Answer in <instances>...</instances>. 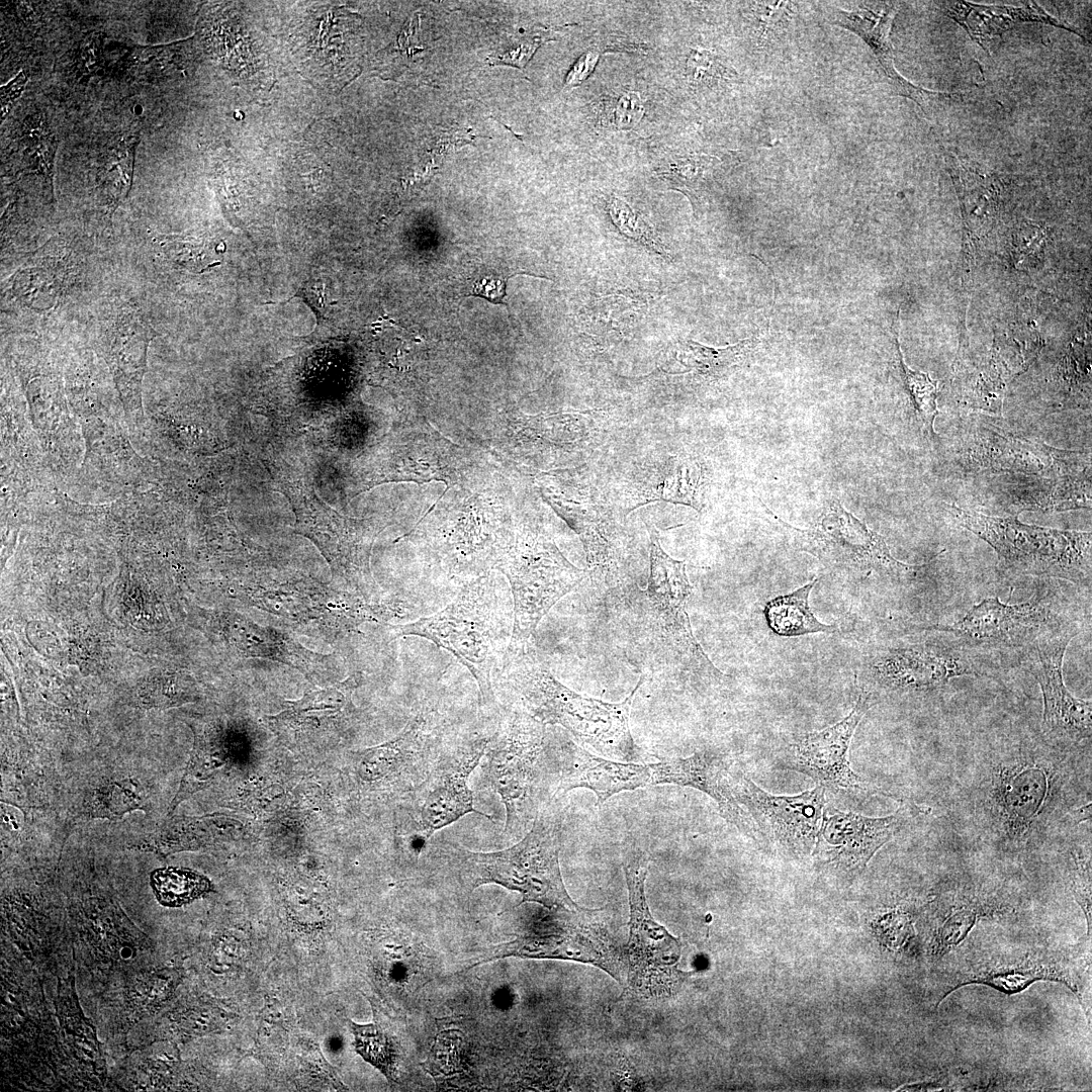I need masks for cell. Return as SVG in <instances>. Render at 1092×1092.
I'll return each instance as SVG.
<instances>
[{"label":"cell","mask_w":1092,"mask_h":1092,"mask_svg":"<svg viewBox=\"0 0 1092 1092\" xmlns=\"http://www.w3.org/2000/svg\"><path fill=\"white\" fill-rule=\"evenodd\" d=\"M1080 755L1044 735L983 753L966 795L981 839L1004 853H1025L1090 820L1091 756Z\"/></svg>","instance_id":"6da1fadb"},{"label":"cell","mask_w":1092,"mask_h":1092,"mask_svg":"<svg viewBox=\"0 0 1092 1092\" xmlns=\"http://www.w3.org/2000/svg\"><path fill=\"white\" fill-rule=\"evenodd\" d=\"M493 678L540 723L559 725L580 744L611 758L631 761L637 757L629 718L643 676L620 703L588 698L556 679L528 642L508 646Z\"/></svg>","instance_id":"7a4b0ae2"},{"label":"cell","mask_w":1092,"mask_h":1092,"mask_svg":"<svg viewBox=\"0 0 1092 1092\" xmlns=\"http://www.w3.org/2000/svg\"><path fill=\"white\" fill-rule=\"evenodd\" d=\"M508 616L492 576L466 582L441 611L414 622L389 626L393 637L418 636L449 651L477 682L480 704L495 702L494 671L510 644Z\"/></svg>","instance_id":"3957f363"},{"label":"cell","mask_w":1092,"mask_h":1092,"mask_svg":"<svg viewBox=\"0 0 1092 1092\" xmlns=\"http://www.w3.org/2000/svg\"><path fill=\"white\" fill-rule=\"evenodd\" d=\"M444 850L460 883L469 891L496 884L520 893L521 903H538L546 909L580 907L562 881L560 819L548 807L537 812L531 830L511 847L478 852L447 842Z\"/></svg>","instance_id":"277c9868"},{"label":"cell","mask_w":1092,"mask_h":1092,"mask_svg":"<svg viewBox=\"0 0 1092 1092\" xmlns=\"http://www.w3.org/2000/svg\"><path fill=\"white\" fill-rule=\"evenodd\" d=\"M963 527L988 543L1000 568L1013 575H1036L1090 585L1092 535L1028 525L1018 516L995 517L943 504Z\"/></svg>","instance_id":"5b68a950"},{"label":"cell","mask_w":1092,"mask_h":1092,"mask_svg":"<svg viewBox=\"0 0 1092 1092\" xmlns=\"http://www.w3.org/2000/svg\"><path fill=\"white\" fill-rule=\"evenodd\" d=\"M604 909H548L508 942L485 949L466 970L509 957L556 959L589 964L619 983L627 974V954L603 919Z\"/></svg>","instance_id":"8992f818"},{"label":"cell","mask_w":1092,"mask_h":1092,"mask_svg":"<svg viewBox=\"0 0 1092 1092\" xmlns=\"http://www.w3.org/2000/svg\"><path fill=\"white\" fill-rule=\"evenodd\" d=\"M496 568L507 576L513 596L510 645L530 642L543 617L585 577L551 540L532 531L512 538Z\"/></svg>","instance_id":"52a82bcc"},{"label":"cell","mask_w":1092,"mask_h":1092,"mask_svg":"<svg viewBox=\"0 0 1092 1092\" xmlns=\"http://www.w3.org/2000/svg\"><path fill=\"white\" fill-rule=\"evenodd\" d=\"M795 547L815 556L827 567L857 574L878 572L911 578L925 564H907L893 557L885 539L847 512L836 498L828 500L809 529L785 524Z\"/></svg>","instance_id":"ba28073f"},{"label":"cell","mask_w":1092,"mask_h":1092,"mask_svg":"<svg viewBox=\"0 0 1092 1092\" xmlns=\"http://www.w3.org/2000/svg\"><path fill=\"white\" fill-rule=\"evenodd\" d=\"M648 863L647 854L640 850L629 851L623 862L630 909L626 954L628 987L653 996L670 994L684 973L678 969L679 940L654 919L647 904Z\"/></svg>","instance_id":"9c48e42d"},{"label":"cell","mask_w":1092,"mask_h":1092,"mask_svg":"<svg viewBox=\"0 0 1092 1092\" xmlns=\"http://www.w3.org/2000/svg\"><path fill=\"white\" fill-rule=\"evenodd\" d=\"M545 725L523 711L514 712L488 739L485 778L506 807L505 831L526 826L538 812L537 764Z\"/></svg>","instance_id":"30bf717a"},{"label":"cell","mask_w":1092,"mask_h":1092,"mask_svg":"<svg viewBox=\"0 0 1092 1092\" xmlns=\"http://www.w3.org/2000/svg\"><path fill=\"white\" fill-rule=\"evenodd\" d=\"M1073 627L1077 625L1064 618L1046 595L1037 593L1019 604L986 598L952 624L927 629L950 634L969 650L1014 648L1024 652L1042 639Z\"/></svg>","instance_id":"8fae6325"},{"label":"cell","mask_w":1092,"mask_h":1092,"mask_svg":"<svg viewBox=\"0 0 1092 1092\" xmlns=\"http://www.w3.org/2000/svg\"><path fill=\"white\" fill-rule=\"evenodd\" d=\"M960 443L957 459L965 472L1060 477L1091 470L1087 454L1053 448L985 421L971 423Z\"/></svg>","instance_id":"7c38bea8"},{"label":"cell","mask_w":1092,"mask_h":1092,"mask_svg":"<svg viewBox=\"0 0 1092 1092\" xmlns=\"http://www.w3.org/2000/svg\"><path fill=\"white\" fill-rule=\"evenodd\" d=\"M732 792L745 807L762 845L785 854L805 856L814 848L826 803V790L818 786L794 796H776L760 789L744 774L731 769Z\"/></svg>","instance_id":"4fadbf2b"},{"label":"cell","mask_w":1092,"mask_h":1092,"mask_svg":"<svg viewBox=\"0 0 1092 1092\" xmlns=\"http://www.w3.org/2000/svg\"><path fill=\"white\" fill-rule=\"evenodd\" d=\"M1037 981L1064 984L1081 1001V967L1070 954L1036 948L993 953L966 962L946 975L938 989L936 1006L957 989L971 984L987 985L1005 994L1019 993Z\"/></svg>","instance_id":"5bb4252c"},{"label":"cell","mask_w":1092,"mask_h":1092,"mask_svg":"<svg viewBox=\"0 0 1092 1092\" xmlns=\"http://www.w3.org/2000/svg\"><path fill=\"white\" fill-rule=\"evenodd\" d=\"M868 670L878 690L901 695L932 692L952 678L981 672L971 650L938 642L887 648L871 659Z\"/></svg>","instance_id":"9a60e30c"},{"label":"cell","mask_w":1092,"mask_h":1092,"mask_svg":"<svg viewBox=\"0 0 1092 1092\" xmlns=\"http://www.w3.org/2000/svg\"><path fill=\"white\" fill-rule=\"evenodd\" d=\"M1079 633L1069 628L1035 643L1023 652L1027 669L1042 695V734L1049 739L1078 746L1091 741V701L1075 698L1063 677V660L1070 641Z\"/></svg>","instance_id":"2e32d148"},{"label":"cell","mask_w":1092,"mask_h":1092,"mask_svg":"<svg viewBox=\"0 0 1092 1092\" xmlns=\"http://www.w3.org/2000/svg\"><path fill=\"white\" fill-rule=\"evenodd\" d=\"M874 696L862 690L849 712L839 722L800 735L778 760L780 767L810 777L826 791L869 792L861 778L850 767L848 750L855 729L874 704Z\"/></svg>","instance_id":"e0dca14e"},{"label":"cell","mask_w":1092,"mask_h":1092,"mask_svg":"<svg viewBox=\"0 0 1092 1092\" xmlns=\"http://www.w3.org/2000/svg\"><path fill=\"white\" fill-rule=\"evenodd\" d=\"M898 810L885 817H868L835 810L822 816L812 856L816 867L841 881L851 882L905 823Z\"/></svg>","instance_id":"ac0fdd59"},{"label":"cell","mask_w":1092,"mask_h":1092,"mask_svg":"<svg viewBox=\"0 0 1092 1092\" xmlns=\"http://www.w3.org/2000/svg\"><path fill=\"white\" fill-rule=\"evenodd\" d=\"M691 592L686 563L666 554L651 533L646 596L656 629L688 665L707 674H719L693 634L686 610Z\"/></svg>","instance_id":"d6986e66"},{"label":"cell","mask_w":1092,"mask_h":1092,"mask_svg":"<svg viewBox=\"0 0 1092 1092\" xmlns=\"http://www.w3.org/2000/svg\"><path fill=\"white\" fill-rule=\"evenodd\" d=\"M650 767L651 785L671 784L705 793L717 803L725 820L754 842L762 843L752 819L733 795L732 768L720 754L703 750L686 758L663 759Z\"/></svg>","instance_id":"ffe728a7"},{"label":"cell","mask_w":1092,"mask_h":1092,"mask_svg":"<svg viewBox=\"0 0 1092 1092\" xmlns=\"http://www.w3.org/2000/svg\"><path fill=\"white\" fill-rule=\"evenodd\" d=\"M488 739L477 737L463 746L432 781L420 806L421 831L427 840L466 814L477 813L490 819L475 810L468 787V778L484 755Z\"/></svg>","instance_id":"44dd1931"},{"label":"cell","mask_w":1092,"mask_h":1092,"mask_svg":"<svg viewBox=\"0 0 1092 1092\" xmlns=\"http://www.w3.org/2000/svg\"><path fill=\"white\" fill-rule=\"evenodd\" d=\"M649 785L650 764L613 761L569 742L564 747L558 787L553 797L563 796L572 789L586 788L595 793L600 805L615 794Z\"/></svg>","instance_id":"7402d4cb"},{"label":"cell","mask_w":1092,"mask_h":1092,"mask_svg":"<svg viewBox=\"0 0 1092 1092\" xmlns=\"http://www.w3.org/2000/svg\"><path fill=\"white\" fill-rule=\"evenodd\" d=\"M225 636L242 657L264 658L287 664L309 680L329 672V656L306 649L288 632L261 626L240 615L231 617Z\"/></svg>","instance_id":"603a6c76"},{"label":"cell","mask_w":1092,"mask_h":1092,"mask_svg":"<svg viewBox=\"0 0 1092 1092\" xmlns=\"http://www.w3.org/2000/svg\"><path fill=\"white\" fill-rule=\"evenodd\" d=\"M1000 484L999 499L1012 516L1091 509V470L1060 477L1022 476Z\"/></svg>","instance_id":"cb8c5ba5"},{"label":"cell","mask_w":1092,"mask_h":1092,"mask_svg":"<svg viewBox=\"0 0 1092 1092\" xmlns=\"http://www.w3.org/2000/svg\"><path fill=\"white\" fill-rule=\"evenodd\" d=\"M361 681V673L356 672L331 687L310 691L269 720L278 731L288 734L346 728L356 714L352 698Z\"/></svg>","instance_id":"d4e9b609"},{"label":"cell","mask_w":1092,"mask_h":1092,"mask_svg":"<svg viewBox=\"0 0 1092 1092\" xmlns=\"http://www.w3.org/2000/svg\"><path fill=\"white\" fill-rule=\"evenodd\" d=\"M898 8L894 4L885 5L880 10L836 8L833 12V22L861 37L876 56L894 92L912 99L926 113L927 99L933 92L917 87L906 80L898 73L894 64L890 32Z\"/></svg>","instance_id":"484cf974"},{"label":"cell","mask_w":1092,"mask_h":1092,"mask_svg":"<svg viewBox=\"0 0 1092 1092\" xmlns=\"http://www.w3.org/2000/svg\"><path fill=\"white\" fill-rule=\"evenodd\" d=\"M933 906L938 917L932 939L935 956H943L962 942L979 920L1010 910L998 895L973 888L947 890L934 899Z\"/></svg>","instance_id":"4316f807"},{"label":"cell","mask_w":1092,"mask_h":1092,"mask_svg":"<svg viewBox=\"0 0 1092 1092\" xmlns=\"http://www.w3.org/2000/svg\"><path fill=\"white\" fill-rule=\"evenodd\" d=\"M938 5L944 14L963 25L969 35L984 49H987L991 39L1023 22L1051 24L1080 34L1077 29L1056 19L1034 2L1020 7L985 6L963 1L941 2Z\"/></svg>","instance_id":"83f0119b"},{"label":"cell","mask_w":1092,"mask_h":1092,"mask_svg":"<svg viewBox=\"0 0 1092 1092\" xmlns=\"http://www.w3.org/2000/svg\"><path fill=\"white\" fill-rule=\"evenodd\" d=\"M817 580L813 579L791 594L767 602L764 616L772 632L784 637H796L812 633H835L841 629L842 623L824 624L812 613L809 595Z\"/></svg>","instance_id":"f1b7e54d"},{"label":"cell","mask_w":1092,"mask_h":1092,"mask_svg":"<svg viewBox=\"0 0 1092 1092\" xmlns=\"http://www.w3.org/2000/svg\"><path fill=\"white\" fill-rule=\"evenodd\" d=\"M374 1009V1008H373ZM356 1052L378 1069L388 1081H396L400 1055L399 1041L374 1009V1022L359 1024L350 1021Z\"/></svg>","instance_id":"f546056e"},{"label":"cell","mask_w":1092,"mask_h":1092,"mask_svg":"<svg viewBox=\"0 0 1092 1092\" xmlns=\"http://www.w3.org/2000/svg\"><path fill=\"white\" fill-rule=\"evenodd\" d=\"M150 885L157 901L165 907H180L213 890L203 875L183 868H161L150 875Z\"/></svg>","instance_id":"4dcf8cb0"},{"label":"cell","mask_w":1092,"mask_h":1092,"mask_svg":"<svg viewBox=\"0 0 1092 1092\" xmlns=\"http://www.w3.org/2000/svg\"><path fill=\"white\" fill-rule=\"evenodd\" d=\"M755 338L745 339L726 348H711L694 341L686 343L689 365L705 377H721L743 362L755 347Z\"/></svg>","instance_id":"1f68e13d"},{"label":"cell","mask_w":1092,"mask_h":1092,"mask_svg":"<svg viewBox=\"0 0 1092 1092\" xmlns=\"http://www.w3.org/2000/svg\"><path fill=\"white\" fill-rule=\"evenodd\" d=\"M144 797L129 781H110L92 790L86 804L92 818L119 819L125 813L146 809Z\"/></svg>","instance_id":"d6a6232c"},{"label":"cell","mask_w":1092,"mask_h":1092,"mask_svg":"<svg viewBox=\"0 0 1092 1092\" xmlns=\"http://www.w3.org/2000/svg\"><path fill=\"white\" fill-rule=\"evenodd\" d=\"M221 765L222 761L219 759L218 754L210 746L196 739L179 789L171 802L169 815L182 801L206 788Z\"/></svg>","instance_id":"836d02e7"},{"label":"cell","mask_w":1092,"mask_h":1092,"mask_svg":"<svg viewBox=\"0 0 1092 1092\" xmlns=\"http://www.w3.org/2000/svg\"><path fill=\"white\" fill-rule=\"evenodd\" d=\"M719 160L707 155H695L679 158L659 172V175L676 185V189L690 197L694 207L698 205L699 194L711 177Z\"/></svg>","instance_id":"e575fe53"},{"label":"cell","mask_w":1092,"mask_h":1092,"mask_svg":"<svg viewBox=\"0 0 1092 1092\" xmlns=\"http://www.w3.org/2000/svg\"><path fill=\"white\" fill-rule=\"evenodd\" d=\"M160 252L170 261L194 272H203L216 265L214 248L193 237L178 235L159 236L155 239Z\"/></svg>","instance_id":"d590c367"},{"label":"cell","mask_w":1092,"mask_h":1092,"mask_svg":"<svg viewBox=\"0 0 1092 1092\" xmlns=\"http://www.w3.org/2000/svg\"><path fill=\"white\" fill-rule=\"evenodd\" d=\"M898 350L903 381L912 404L926 432L930 437H934L933 424L938 415L937 381L932 380L927 373L911 370L905 364L899 346Z\"/></svg>","instance_id":"8d00e7d4"},{"label":"cell","mask_w":1092,"mask_h":1092,"mask_svg":"<svg viewBox=\"0 0 1092 1092\" xmlns=\"http://www.w3.org/2000/svg\"><path fill=\"white\" fill-rule=\"evenodd\" d=\"M609 214L617 228L627 237L641 243L657 254L666 257L652 228L623 200L614 196L608 201Z\"/></svg>","instance_id":"74e56055"},{"label":"cell","mask_w":1092,"mask_h":1092,"mask_svg":"<svg viewBox=\"0 0 1092 1092\" xmlns=\"http://www.w3.org/2000/svg\"><path fill=\"white\" fill-rule=\"evenodd\" d=\"M1069 878L1072 894L1080 906L1091 936V851L1076 848L1070 851Z\"/></svg>","instance_id":"f35d334b"},{"label":"cell","mask_w":1092,"mask_h":1092,"mask_svg":"<svg viewBox=\"0 0 1092 1092\" xmlns=\"http://www.w3.org/2000/svg\"><path fill=\"white\" fill-rule=\"evenodd\" d=\"M136 144L138 142L131 140L116 148L106 163L104 185L109 189L115 202L125 197L129 191Z\"/></svg>","instance_id":"ab89813d"},{"label":"cell","mask_w":1092,"mask_h":1092,"mask_svg":"<svg viewBox=\"0 0 1092 1092\" xmlns=\"http://www.w3.org/2000/svg\"><path fill=\"white\" fill-rule=\"evenodd\" d=\"M644 114L643 102L637 92H625L606 103L603 121L613 129H630Z\"/></svg>","instance_id":"60d3db41"},{"label":"cell","mask_w":1092,"mask_h":1092,"mask_svg":"<svg viewBox=\"0 0 1092 1092\" xmlns=\"http://www.w3.org/2000/svg\"><path fill=\"white\" fill-rule=\"evenodd\" d=\"M690 78L697 83L716 82L731 77L728 68L711 52L694 50L687 60Z\"/></svg>","instance_id":"b9f144b4"},{"label":"cell","mask_w":1092,"mask_h":1092,"mask_svg":"<svg viewBox=\"0 0 1092 1092\" xmlns=\"http://www.w3.org/2000/svg\"><path fill=\"white\" fill-rule=\"evenodd\" d=\"M471 295L485 298L494 304H506L504 298L507 296V279L486 276L473 284Z\"/></svg>","instance_id":"7bdbcfd3"},{"label":"cell","mask_w":1092,"mask_h":1092,"mask_svg":"<svg viewBox=\"0 0 1092 1092\" xmlns=\"http://www.w3.org/2000/svg\"><path fill=\"white\" fill-rule=\"evenodd\" d=\"M27 81L26 74L21 71L8 84L1 87V119L8 114L12 103L20 96Z\"/></svg>","instance_id":"ee69618b"},{"label":"cell","mask_w":1092,"mask_h":1092,"mask_svg":"<svg viewBox=\"0 0 1092 1092\" xmlns=\"http://www.w3.org/2000/svg\"><path fill=\"white\" fill-rule=\"evenodd\" d=\"M599 58L598 52H588L580 57L567 75V85H577L593 72Z\"/></svg>","instance_id":"f6af8a7d"},{"label":"cell","mask_w":1092,"mask_h":1092,"mask_svg":"<svg viewBox=\"0 0 1092 1092\" xmlns=\"http://www.w3.org/2000/svg\"><path fill=\"white\" fill-rule=\"evenodd\" d=\"M473 138L468 130H450L445 131L438 141L441 152L448 151L451 147H461L464 144L469 143Z\"/></svg>","instance_id":"bcb514c9"}]
</instances>
